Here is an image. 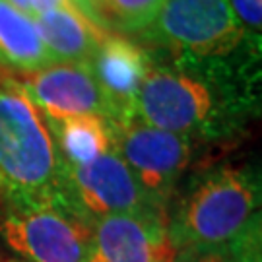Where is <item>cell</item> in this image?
<instances>
[{
    "label": "cell",
    "instance_id": "obj_1",
    "mask_svg": "<svg viewBox=\"0 0 262 262\" xmlns=\"http://www.w3.org/2000/svg\"><path fill=\"white\" fill-rule=\"evenodd\" d=\"M225 58H185L151 62L130 109L132 119L192 140L233 134L258 103L260 58L233 64Z\"/></svg>",
    "mask_w": 262,
    "mask_h": 262
},
{
    "label": "cell",
    "instance_id": "obj_2",
    "mask_svg": "<svg viewBox=\"0 0 262 262\" xmlns=\"http://www.w3.org/2000/svg\"><path fill=\"white\" fill-rule=\"evenodd\" d=\"M254 231H260V175L251 167L215 165L200 171L167 212L175 253L225 249Z\"/></svg>",
    "mask_w": 262,
    "mask_h": 262
},
{
    "label": "cell",
    "instance_id": "obj_3",
    "mask_svg": "<svg viewBox=\"0 0 262 262\" xmlns=\"http://www.w3.org/2000/svg\"><path fill=\"white\" fill-rule=\"evenodd\" d=\"M60 167L43 115L16 80L0 82V198L4 206L60 202Z\"/></svg>",
    "mask_w": 262,
    "mask_h": 262
},
{
    "label": "cell",
    "instance_id": "obj_4",
    "mask_svg": "<svg viewBox=\"0 0 262 262\" xmlns=\"http://www.w3.org/2000/svg\"><path fill=\"white\" fill-rule=\"evenodd\" d=\"M113 150L128 165L151 206L167 214L177 183L194 158L188 136L150 126L138 119H109Z\"/></svg>",
    "mask_w": 262,
    "mask_h": 262
},
{
    "label": "cell",
    "instance_id": "obj_5",
    "mask_svg": "<svg viewBox=\"0 0 262 262\" xmlns=\"http://www.w3.org/2000/svg\"><path fill=\"white\" fill-rule=\"evenodd\" d=\"M92 224L60 202L4 206L0 241L24 262H88Z\"/></svg>",
    "mask_w": 262,
    "mask_h": 262
},
{
    "label": "cell",
    "instance_id": "obj_6",
    "mask_svg": "<svg viewBox=\"0 0 262 262\" xmlns=\"http://www.w3.org/2000/svg\"><path fill=\"white\" fill-rule=\"evenodd\" d=\"M144 33L185 58H225L245 45L227 0H167Z\"/></svg>",
    "mask_w": 262,
    "mask_h": 262
},
{
    "label": "cell",
    "instance_id": "obj_7",
    "mask_svg": "<svg viewBox=\"0 0 262 262\" xmlns=\"http://www.w3.org/2000/svg\"><path fill=\"white\" fill-rule=\"evenodd\" d=\"M60 202L90 224L119 214L167 217L151 206L128 165L115 150L82 165L62 163Z\"/></svg>",
    "mask_w": 262,
    "mask_h": 262
},
{
    "label": "cell",
    "instance_id": "obj_8",
    "mask_svg": "<svg viewBox=\"0 0 262 262\" xmlns=\"http://www.w3.org/2000/svg\"><path fill=\"white\" fill-rule=\"evenodd\" d=\"M16 82L47 122L85 115L115 119L111 101L88 64H53Z\"/></svg>",
    "mask_w": 262,
    "mask_h": 262
},
{
    "label": "cell",
    "instance_id": "obj_9",
    "mask_svg": "<svg viewBox=\"0 0 262 262\" xmlns=\"http://www.w3.org/2000/svg\"><path fill=\"white\" fill-rule=\"evenodd\" d=\"M88 262H177L163 215H107L92 222Z\"/></svg>",
    "mask_w": 262,
    "mask_h": 262
},
{
    "label": "cell",
    "instance_id": "obj_10",
    "mask_svg": "<svg viewBox=\"0 0 262 262\" xmlns=\"http://www.w3.org/2000/svg\"><path fill=\"white\" fill-rule=\"evenodd\" d=\"M151 62L154 58L144 47L121 35L103 33L88 66L109 97L115 109V119L130 117L136 92Z\"/></svg>",
    "mask_w": 262,
    "mask_h": 262
},
{
    "label": "cell",
    "instance_id": "obj_11",
    "mask_svg": "<svg viewBox=\"0 0 262 262\" xmlns=\"http://www.w3.org/2000/svg\"><path fill=\"white\" fill-rule=\"evenodd\" d=\"M33 21L55 64H88L105 33L76 8L47 10Z\"/></svg>",
    "mask_w": 262,
    "mask_h": 262
},
{
    "label": "cell",
    "instance_id": "obj_12",
    "mask_svg": "<svg viewBox=\"0 0 262 262\" xmlns=\"http://www.w3.org/2000/svg\"><path fill=\"white\" fill-rule=\"evenodd\" d=\"M55 64L35 21L14 8L8 0H0V66L14 74H33Z\"/></svg>",
    "mask_w": 262,
    "mask_h": 262
},
{
    "label": "cell",
    "instance_id": "obj_13",
    "mask_svg": "<svg viewBox=\"0 0 262 262\" xmlns=\"http://www.w3.org/2000/svg\"><path fill=\"white\" fill-rule=\"evenodd\" d=\"M62 163L82 165L113 150L109 119L97 115L47 122Z\"/></svg>",
    "mask_w": 262,
    "mask_h": 262
},
{
    "label": "cell",
    "instance_id": "obj_14",
    "mask_svg": "<svg viewBox=\"0 0 262 262\" xmlns=\"http://www.w3.org/2000/svg\"><path fill=\"white\" fill-rule=\"evenodd\" d=\"M167 0H72L84 18L97 29L107 31H144L156 19Z\"/></svg>",
    "mask_w": 262,
    "mask_h": 262
},
{
    "label": "cell",
    "instance_id": "obj_15",
    "mask_svg": "<svg viewBox=\"0 0 262 262\" xmlns=\"http://www.w3.org/2000/svg\"><path fill=\"white\" fill-rule=\"evenodd\" d=\"M260 231H254L225 249L177 253V262H260Z\"/></svg>",
    "mask_w": 262,
    "mask_h": 262
},
{
    "label": "cell",
    "instance_id": "obj_16",
    "mask_svg": "<svg viewBox=\"0 0 262 262\" xmlns=\"http://www.w3.org/2000/svg\"><path fill=\"white\" fill-rule=\"evenodd\" d=\"M227 2L243 31V47L254 55H260L262 0H227Z\"/></svg>",
    "mask_w": 262,
    "mask_h": 262
},
{
    "label": "cell",
    "instance_id": "obj_17",
    "mask_svg": "<svg viewBox=\"0 0 262 262\" xmlns=\"http://www.w3.org/2000/svg\"><path fill=\"white\" fill-rule=\"evenodd\" d=\"M31 8H33V18L47 12V10H56V8H74L72 0H31Z\"/></svg>",
    "mask_w": 262,
    "mask_h": 262
},
{
    "label": "cell",
    "instance_id": "obj_18",
    "mask_svg": "<svg viewBox=\"0 0 262 262\" xmlns=\"http://www.w3.org/2000/svg\"><path fill=\"white\" fill-rule=\"evenodd\" d=\"M14 8H18L19 12L28 14L29 18L33 19V8H31V0H8Z\"/></svg>",
    "mask_w": 262,
    "mask_h": 262
},
{
    "label": "cell",
    "instance_id": "obj_19",
    "mask_svg": "<svg viewBox=\"0 0 262 262\" xmlns=\"http://www.w3.org/2000/svg\"><path fill=\"white\" fill-rule=\"evenodd\" d=\"M0 262H24V260H19V258H16V256H0Z\"/></svg>",
    "mask_w": 262,
    "mask_h": 262
}]
</instances>
